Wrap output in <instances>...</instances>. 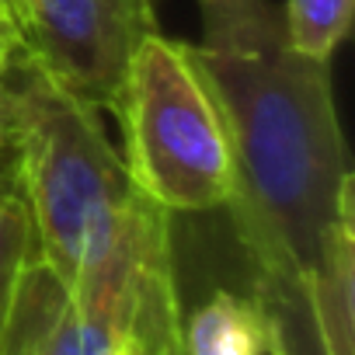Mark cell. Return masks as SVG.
<instances>
[{
    "label": "cell",
    "instance_id": "2",
    "mask_svg": "<svg viewBox=\"0 0 355 355\" xmlns=\"http://www.w3.org/2000/svg\"><path fill=\"white\" fill-rule=\"evenodd\" d=\"M0 139L15 153L11 178L32 216L35 254L73 286L139 202L122 153L98 112L18 49L0 73Z\"/></svg>",
    "mask_w": 355,
    "mask_h": 355
},
{
    "label": "cell",
    "instance_id": "7",
    "mask_svg": "<svg viewBox=\"0 0 355 355\" xmlns=\"http://www.w3.org/2000/svg\"><path fill=\"white\" fill-rule=\"evenodd\" d=\"M279 15L293 53L331 63V56L352 32L355 0H286Z\"/></svg>",
    "mask_w": 355,
    "mask_h": 355
},
{
    "label": "cell",
    "instance_id": "6",
    "mask_svg": "<svg viewBox=\"0 0 355 355\" xmlns=\"http://www.w3.org/2000/svg\"><path fill=\"white\" fill-rule=\"evenodd\" d=\"M206 49H251L282 32V15L268 0H199Z\"/></svg>",
    "mask_w": 355,
    "mask_h": 355
},
{
    "label": "cell",
    "instance_id": "8",
    "mask_svg": "<svg viewBox=\"0 0 355 355\" xmlns=\"http://www.w3.org/2000/svg\"><path fill=\"white\" fill-rule=\"evenodd\" d=\"M35 254V237H32V216L28 206L15 185V178H0V331H4L18 279Z\"/></svg>",
    "mask_w": 355,
    "mask_h": 355
},
{
    "label": "cell",
    "instance_id": "5",
    "mask_svg": "<svg viewBox=\"0 0 355 355\" xmlns=\"http://www.w3.org/2000/svg\"><path fill=\"white\" fill-rule=\"evenodd\" d=\"M182 345L185 355H265L272 348V317L261 296L220 289L182 320Z\"/></svg>",
    "mask_w": 355,
    "mask_h": 355
},
{
    "label": "cell",
    "instance_id": "10",
    "mask_svg": "<svg viewBox=\"0 0 355 355\" xmlns=\"http://www.w3.org/2000/svg\"><path fill=\"white\" fill-rule=\"evenodd\" d=\"M15 49H18V32H15V21L8 15V0H4V4H0V73H4Z\"/></svg>",
    "mask_w": 355,
    "mask_h": 355
},
{
    "label": "cell",
    "instance_id": "9",
    "mask_svg": "<svg viewBox=\"0 0 355 355\" xmlns=\"http://www.w3.org/2000/svg\"><path fill=\"white\" fill-rule=\"evenodd\" d=\"M258 296L272 317V345L279 355H331L320 341L303 286H258Z\"/></svg>",
    "mask_w": 355,
    "mask_h": 355
},
{
    "label": "cell",
    "instance_id": "1",
    "mask_svg": "<svg viewBox=\"0 0 355 355\" xmlns=\"http://www.w3.org/2000/svg\"><path fill=\"white\" fill-rule=\"evenodd\" d=\"M234 139L237 237L258 286H300L355 213V182L334 108L331 63L289 49L286 35L251 49H206Z\"/></svg>",
    "mask_w": 355,
    "mask_h": 355
},
{
    "label": "cell",
    "instance_id": "4",
    "mask_svg": "<svg viewBox=\"0 0 355 355\" xmlns=\"http://www.w3.org/2000/svg\"><path fill=\"white\" fill-rule=\"evenodd\" d=\"M18 53L94 112L112 108L125 67L157 28L153 0H8Z\"/></svg>",
    "mask_w": 355,
    "mask_h": 355
},
{
    "label": "cell",
    "instance_id": "11",
    "mask_svg": "<svg viewBox=\"0 0 355 355\" xmlns=\"http://www.w3.org/2000/svg\"><path fill=\"white\" fill-rule=\"evenodd\" d=\"M265 355H279V352H275V345H272V348H268V352H265Z\"/></svg>",
    "mask_w": 355,
    "mask_h": 355
},
{
    "label": "cell",
    "instance_id": "3",
    "mask_svg": "<svg viewBox=\"0 0 355 355\" xmlns=\"http://www.w3.org/2000/svg\"><path fill=\"white\" fill-rule=\"evenodd\" d=\"M132 189L164 213H209L234 196V139L196 46L160 32L132 53L112 101Z\"/></svg>",
    "mask_w": 355,
    "mask_h": 355
},
{
    "label": "cell",
    "instance_id": "12",
    "mask_svg": "<svg viewBox=\"0 0 355 355\" xmlns=\"http://www.w3.org/2000/svg\"><path fill=\"white\" fill-rule=\"evenodd\" d=\"M0 4H4V0H0Z\"/></svg>",
    "mask_w": 355,
    "mask_h": 355
}]
</instances>
